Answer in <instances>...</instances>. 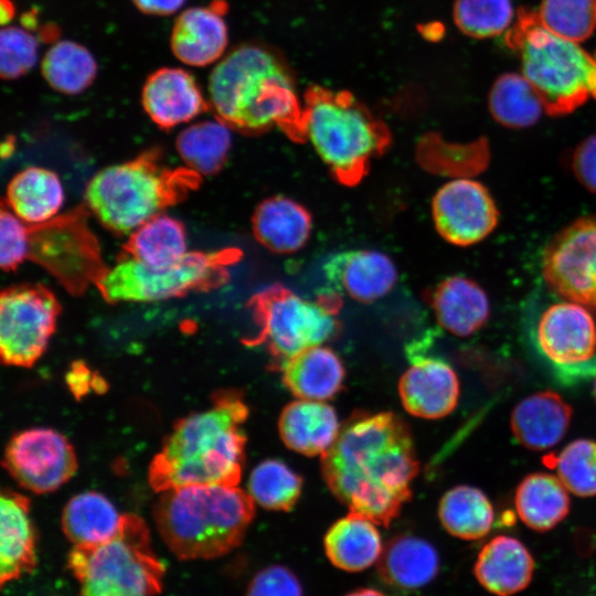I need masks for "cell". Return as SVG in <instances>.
I'll use <instances>...</instances> for the list:
<instances>
[{"label":"cell","mask_w":596,"mask_h":596,"mask_svg":"<svg viewBox=\"0 0 596 596\" xmlns=\"http://www.w3.org/2000/svg\"><path fill=\"white\" fill-rule=\"evenodd\" d=\"M321 470L331 492L351 512L389 526L412 497L419 464L400 416L359 412L321 455Z\"/></svg>","instance_id":"cell-1"},{"label":"cell","mask_w":596,"mask_h":596,"mask_svg":"<svg viewBox=\"0 0 596 596\" xmlns=\"http://www.w3.org/2000/svg\"><path fill=\"white\" fill-rule=\"evenodd\" d=\"M248 407L236 390L219 391L206 408L175 423L149 468L158 492L191 485L237 486Z\"/></svg>","instance_id":"cell-2"},{"label":"cell","mask_w":596,"mask_h":596,"mask_svg":"<svg viewBox=\"0 0 596 596\" xmlns=\"http://www.w3.org/2000/svg\"><path fill=\"white\" fill-rule=\"evenodd\" d=\"M209 106L215 117L243 134L274 127L306 141L304 104L285 64L258 45H242L224 56L209 77Z\"/></svg>","instance_id":"cell-3"},{"label":"cell","mask_w":596,"mask_h":596,"mask_svg":"<svg viewBox=\"0 0 596 596\" xmlns=\"http://www.w3.org/2000/svg\"><path fill=\"white\" fill-rule=\"evenodd\" d=\"M155 522L182 561L212 560L237 547L254 518V500L237 486L191 485L159 492Z\"/></svg>","instance_id":"cell-4"},{"label":"cell","mask_w":596,"mask_h":596,"mask_svg":"<svg viewBox=\"0 0 596 596\" xmlns=\"http://www.w3.org/2000/svg\"><path fill=\"white\" fill-rule=\"evenodd\" d=\"M201 182L187 167L166 166L159 150L98 171L85 190L86 205L109 231L130 234L183 201Z\"/></svg>","instance_id":"cell-5"},{"label":"cell","mask_w":596,"mask_h":596,"mask_svg":"<svg viewBox=\"0 0 596 596\" xmlns=\"http://www.w3.org/2000/svg\"><path fill=\"white\" fill-rule=\"evenodd\" d=\"M302 104L306 140L337 181L358 184L389 148L387 126L347 91L310 86Z\"/></svg>","instance_id":"cell-6"},{"label":"cell","mask_w":596,"mask_h":596,"mask_svg":"<svg viewBox=\"0 0 596 596\" xmlns=\"http://www.w3.org/2000/svg\"><path fill=\"white\" fill-rule=\"evenodd\" d=\"M505 43L549 115H568L590 96L596 99V58L546 30L536 12L520 9Z\"/></svg>","instance_id":"cell-7"},{"label":"cell","mask_w":596,"mask_h":596,"mask_svg":"<svg viewBox=\"0 0 596 596\" xmlns=\"http://www.w3.org/2000/svg\"><path fill=\"white\" fill-rule=\"evenodd\" d=\"M67 565L79 583L78 596H155L162 589L166 572L146 522L129 513L110 540L74 546Z\"/></svg>","instance_id":"cell-8"},{"label":"cell","mask_w":596,"mask_h":596,"mask_svg":"<svg viewBox=\"0 0 596 596\" xmlns=\"http://www.w3.org/2000/svg\"><path fill=\"white\" fill-rule=\"evenodd\" d=\"M341 297L332 289L315 300L305 299L281 285H272L248 301L257 332L243 340L248 347L263 345L276 371L297 353L321 345L339 330Z\"/></svg>","instance_id":"cell-9"},{"label":"cell","mask_w":596,"mask_h":596,"mask_svg":"<svg viewBox=\"0 0 596 596\" xmlns=\"http://www.w3.org/2000/svg\"><path fill=\"white\" fill-rule=\"evenodd\" d=\"M237 248L189 252L181 260L151 267L119 256L96 284L103 298L117 302H151L216 289L230 279V266L238 262Z\"/></svg>","instance_id":"cell-10"},{"label":"cell","mask_w":596,"mask_h":596,"mask_svg":"<svg viewBox=\"0 0 596 596\" xmlns=\"http://www.w3.org/2000/svg\"><path fill=\"white\" fill-rule=\"evenodd\" d=\"M85 212L77 207L46 223L29 225L28 258L44 267L73 294L96 285L107 270Z\"/></svg>","instance_id":"cell-11"},{"label":"cell","mask_w":596,"mask_h":596,"mask_svg":"<svg viewBox=\"0 0 596 596\" xmlns=\"http://www.w3.org/2000/svg\"><path fill=\"white\" fill-rule=\"evenodd\" d=\"M60 304L45 286L19 285L0 297V352L3 363L29 368L53 336Z\"/></svg>","instance_id":"cell-12"},{"label":"cell","mask_w":596,"mask_h":596,"mask_svg":"<svg viewBox=\"0 0 596 596\" xmlns=\"http://www.w3.org/2000/svg\"><path fill=\"white\" fill-rule=\"evenodd\" d=\"M542 273L553 292L596 313V214L556 233L544 251Z\"/></svg>","instance_id":"cell-13"},{"label":"cell","mask_w":596,"mask_h":596,"mask_svg":"<svg viewBox=\"0 0 596 596\" xmlns=\"http://www.w3.org/2000/svg\"><path fill=\"white\" fill-rule=\"evenodd\" d=\"M3 464L20 486L35 493L56 490L77 468L76 455L67 438L46 427L29 428L12 436Z\"/></svg>","instance_id":"cell-14"},{"label":"cell","mask_w":596,"mask_h":596,"mask_svg":"<svg viewBox=\"0 0 596 596\" xmlns=\"http://www.w3.org/2000/svg\"><path fill=\"white\" fill-rule=\"evenodd\" d=\"M432 212L439 235L457 246L482 241L499 220V211L488 189L470 179H455L439 188L433 199Z\"/></svg>","instance_id":"cell-15"},{"label":"cell","mask_w":596,"mask_h":596,"mask_svg":"<svg viewBox=\"0 0 596 596\" xmlns=\"http://www.w3.org/2000/svg\"><path fill=\"white\" fill-rule=\"evenodd\" d=\"M536 339L541 352L556 370L571 368L594 359L596 324L582 305L557 302L541 315Z\"/></svg>","instance_id":"cell-16"},{"label":"cell","mask_w":596,"mask_h":596,"mask_svg":"<svg viewBox=\"0 0 596 596\" xmlns=\"http://www.w3.org/2000/svg\"><path fill=\"white\" fill-rule=\"evenodd\" d=\"M412 365L402 375L398 393L412 415L436 419L450 414L459 398V381L444 360L407 349Z\"/></svg>","instance_id":"cell-17"},{"label":"cell","mask_w":596,"mask_h":596,"mask_svg":"<svg viewBox=\"0 0 596 596\" xmlns=\"http://www.w3.org/2000/svg\"><path fill=\"white\" fill-rule=\"evenodd\" d=\"M330 289L360 302H373L389 294L397 280L393 260L373 249L338 252L322 266Z\"/></svg>","instance_id":"cell-18"},{"label":"cell","mask_w":596,"mask_h":596,"mask_svg":"<svg viewBox=\"0 0 596 596\" xmlns=\"http://www.w3.org/2000/svg\"><path fill=\"white\" fill-rule=\"evenodd\" d=\"M141 102L149 118L163 129L187 124L209 107L195 78L179 67H163L150 74Z\"/></svg>","instance_id":"cell-19"},{"label":"cell","mask_w":596,"mask_h":596,"mask_svg":"<svg viewBox=\"0 0 596 596\" xmlns=\"http://www.w3.org/2000/svg\"><path fill=\"white\" fill-rule=\"evenodd\" d=\"M225 11L223 1L184 10L171 32L174 56L190 66H206L220 60L228 41Z\"/></svg>","instance_id":"cell-20"},{"label":"cell","mask_w":596,"mask_h":596,"mask_svg":"<svg viewBox=\"0 0 596 596\" xmlns=\"http://www.w3.org/2000/svg\"><path fill=\"white\" fill-rule=\"evenodd\" d=\"M534 560L518 539L498 535L478 554L473 573L483 588L497 596H512L531 582Z\"/></svg>","instance_id":"cell-21"},{"label":"cell","mask_w":596,"mask_h":596,"mask_svg":"<svg viewBox=\"0 0 596 596\" xmlns=\"http://www.w3.org/2000/svg\"><path fill=\"white\" fill-rule=\"evenodd\" d=\"M0 583L31 573L36 565L35 536L28 498L8 490L0 500Z\"/></svg>","instance_id":"cell-22"},{"label":"cell","mask_w":596,"mask_h":596,"mask_svg":"<svg viewBox=\"0 0 596 596\" xmlns=\"http://www.w3.org/2000/svg\"><path fill=\"white\" fill-rule=\"evenodd\" d=\"M572 414L571 405L560 394L538 392L517 404L511 414V429L523 447L544 450L563 438Z\"/></svg>","instance_id":"cell-23"},{"label":"cell","mask_w":596,"mask_h":596,"mask_svg":"<svg viewBox=\"0 0 596 596\" xmlns=\"http://www.w3.org/2000/svg\"><path fill=\"white\" fill-rule=\"evenodd\" d=\"M336 411L321 401L298 400L287 404L278 421L284 444L306 456L323 455L340 433Z\"/></svg>","instance_id":"cell-24"},{"label":"cell","mask_w":596,"mask_h":596,"mask_svg":"<svg viewBox=\"0 0 596 596\" xmlns=\"http://www.w3.org/2000/svg\"><path fill=\"white\" fill-rule=\"evenodd\" d=\"M429 301L439 326L458 337H468L481 329L490 313L485 290L464 276L440 281Z\"/></svg>","instance_id":"cell-25"},{"label":"cell","mask_w":596,"mask_h":596,"mask_svg":"<svg viewBox=\"0 0 596 596\" xmlns=\"http://www.w3.org/2000/svg\"><path fill=\"white\" fill-rule=\"evenodd\" d=\"M438 571L436 549L426 540L412 535H398L387 542L377 563L380 578L398 592L424 587Z\"/></svg>","instance_id":"cell-26"},{"label":"cell","mask_w":596,"mask_h":596,"mask_svg":"<svg viewBox=\"0 0 596 596\" xmlns=\"http://www.w3.org/2000/svg\"><path fill=\"white\" fill-rule=\"evenodd\" d=\"M256 240L267 249L294 253L309 240L312 219L306 207L283 195L270 196L260 202L252 219Z\"/></svg>","instance_id":"cell-27"},{"label":"cell","mask_w":596,"mask_h":596,"mask_svg":"<svg viewBox=\"0 0 596 596\" xmlns=\"http://www.w3.org/2000/svg\"><path fill=\"white\" fill-rule=\"evenodd\" d=\"M278 371L284 385L302 400L324 401L342 389L345 371L330 348L316 345L287 360Z\"/></svg>","instance_id":"cell-28"},{"label":"cell","mask_w":596,"mask_h":596,"mask_svg":"<svg viewBox=\"0 0 596 596\" xmlns=\"http://www.w3.org/2000/svg\"><path fill=\"white\" fill-rule=\"evenodd\" d=\"M64 200V187L58 175L46 168H25L7 188L8 209L30 226L56 217Z\"/></svg>","instance_id":"cell-29"},{"label":"cell","mask_w":596,"mask_h":596,"mask_svg":"<svg viewBox=\"0 0 596 596\" xmlns=\"http://www.w3.org/2000/svg\"><path fill=\"white\" fill-rule=\"evenodd\" d=\"M324 551L330 562L347 572L368 568L381 556V535L370 519L351 512L327 531Z\"/></svg>","instance_id":"cell-30"},{"label":"cell","mask_w":596,"mask_h":596,"mask_svg":"<svg viewBox=\"0 0 596 596\" xmlns=\"http://www.w3.org/2000/svg\"><path fill=\"white\" fill-rule=\"evenodd\" d=\"M123 517L104 494L86 491L74 496L64 507L62 529L74 546L96 545L118 532Z\"/></svg>","instance_id":"cell-31"},{"label":"cell","mask_w":596,"mask_h":596,"mask_svg":"<svg viewBox=\"0 0 596 596\" xmlns=\"http://www.w3.org/2000/svg\"><path fill=\"white\" fill-rule=\"evenodd\" d=\"M567 491L562 481L550 473L528 475L515 490L517 513L530 529L546 532L568 514L571 501Z\"/></svg>","instance_id":"cell-32"},{"label":"cell","mask_w":596,"mask_h":596,"mask_svg":"<svg viewBox=\"0 0 596 596\" xmlns=\"http://www.w3.org/2000/svg\"><path fill=\"white\" fill-rule=\"evenodd\" d=\"M188 253L184 225L162 213L131 232L119 256L151 267H164L181 260Z\"/></svg>","instance_id":"cell-33"},{"label":"cell","mask_w":596,"mask_h":596,"mask_svg":"<svg viewBox=\"0 0 596 596\" xmlns=\"http://www.w3.org/2000/svg\"><path fill=\"white\" fill-rule=\"evenodd\" d=\"M231 130L216 117L187 126L175 142L185 167L201 177L220 171L231 150Z\"/></svg>","instance_id":"cell-34"},{"label":"cell","mask_w":596,"mask_h":596,"mask_svg":"<svg viewBox=\"0 0 596 596\" xmlns=\"http://www.w3.org/2000/svg\"><path fill=\"white\" fill-rule=\"evenodd\" d=\"M438 517L448 533L470 541L490 532L494 511L488 497L478 488L456 486L441 497Z\"/></svg>","instance_id":"cell-35"},{"label":"cell","mask_w":596,"mask_h":596,"mask_svg":"<svg viewBox=\"0 0 596 596\" xmlns=\"http://www.w3.org/2000/svg\"><path fill=\"white\" fill-rule=\"evenodd\" d=\"M41 71L53 89L76 95L94 82L97 63L93 54L82 44L62 40L53 43L46 51Z\"/></svg>","instance_id":"cell-36"},{"label":"cell","mask_w":596,"mask_h":596,"mask_svg":"<svg viewBox=\"0 0 596 596\" xmlns=\"http://www.w3.org/2000/svg\"><path fill=\"white\" fill-rule=\"evenodd\" d=\"M488 104L494 120L509 128L534 125L544 109L532 84L517 73H505L496 79Z\"/></svg>","instance_id":"cell-37"},{"label":"cell","mask_w":596,"mask_h":596,"mask_svg":"<svg viewBox=\"0 0 596 596\" xmlns=\"http://www.w3.org/2000/svg\"><path fill=\"white\" fill-rule=\"evenodd\" d=\"M247 487L249 496L260 507L288 511L301 494L302 479L283 461L267 459L253 469Z\"/></svg>","instance_id":"cell-38"},{"label":"cell","mask_w":596,"mask_h":596,"mask_svg":"<svg viewBox=\"0 0 596 596\" xmlns=\"http://www.w3.org/2000/svg\"><path fill=\"white\" fill-rule=\"evenodd\" d=\"M536 14L551 33L579 43L596 26V0H542Z\"/></svg>","instance_id":"cell-39"},{"label":"cell","mask_w":596,"mask_h":596,"mask_svg":"<svg viewBox=\"0 0 596 596\" xmlns=\"http://www.w3.org/2000/svg\"><path fill=\"white\" fill-rule=\"evenodd\" d=\"M453 13L457 28L475 39L500 35L514 22L511 0H456Z\"/></svg>","instance_id":"cell-40"},{"label":"cell","mask_w":596,"mask_h":596,"mask_svg":"<svg viewBox=\"0 0 596 596\" xmlns=\"http://www.w3.org/2000/svg\"><path fill=\"white\" fill-rule=\"evenodd\" d=\"M558 479L578 497L596 496V441L581 438L566 445L554 459Z\"/></svg>","instance_id":"cell-41"},{"label":"cell","mask_w":596,"mask_h":596,"mask_svg":"<svg viewBox=\"0 0 596 596\" xmlns=\"http://www.w3.org/2000/svg\"><path fill=\"white\" fill-rule=\"evenodd\" d=\"M39 41L24 26H3L0 35V73L4 79H15L38 62Z\"/></svg>","instance_id":"cell-42"},{"label":"cell","mask_w":596,"mask_h":596,"mask_svg":"<svg viewBox=\"0 0 596 596\" xmlns=\"http://www.w3.org/2000/svg\"><path fill=\"white\" fill-rule=\"evenodd\" d=\"M30 226L9 209L0 216V264L3 270L18 268L29 257Z\"/></svg>","instance_id":"cell-43"},{"label":"cell","mask_w":596,"mask_h":596,"mask_svg":"<svg viewBox=\"0 0 596 596\" xmlns=\"http://www.w3.org/2000/svg\"><path fill=\"white\" fill-rule=\"evenodd\" d=\"M246 596H302V588L289 568L270 565L253 577Z\"/></svg>","instance_id":"cell-44"},{"label":"cell","mask_w":596,"mask_h":596,"mask_svg":"<svg viewBox=\"0 0 596 596\" xmlns=\"http://www.w3.org/2000/svg\"><path fill=\"white\" fill-rule=\"evenodd\" d=\"M572 169L578 182L596 194V134L577 145L572 156Z\"/></svg>","instance_id":"cell-45"},{"label":"cell","mask_w":596,"mask_h":596,"mask_svg":"<svg viewBox=\"0 0 596 596\" xmlns=\"http://www.w3.org/2000/svg\"><path fill=\"white\" fill-rule=\"evenodd\" d=\"M143 13L152 15H169L180 10L185 0H131Z\"/></svg>","instance_id":"cell-46"},{"label":"cell","mask_w":596,"mask_h":596,"mask_svg":"<svg viewBox=\"0 0 596 596\" xmlns=\"http://www.w3.org/2000/svg\"><path fill=\"white\" fill-rule=\"evenodd\" d=\"M345 596H385V595L373 588H361Z\"/></svg>","instance_id":"cell-47"},{"label":"cell","mask_w":596,"mask_h":596,"mask_svg":"<svg viewBox=\"0 0 596 596\" xmlns=\"http://www.w3.org/2000/svg\"><path fill=\"white\" fill-rule=\"evenodd\" d=\"M12 141H3L1 146L2 157L9 156L13 151Z\"/></svg>","instance_id":"cell-48"},{"label":"cell","mask_w":596,"mask_h":596,"mask_svg":"<svg viewBox=\"0 0 596 596\" xmlns=\"http://www.w3.org/2000/svg\"><path fill=\"white\" fill-rule=\"evenodd\" d=\"M593 394H594V397H595V401H596V379H595V383H594Z\"/></svg>","instance_id":"cell-49"}]
</instances>
